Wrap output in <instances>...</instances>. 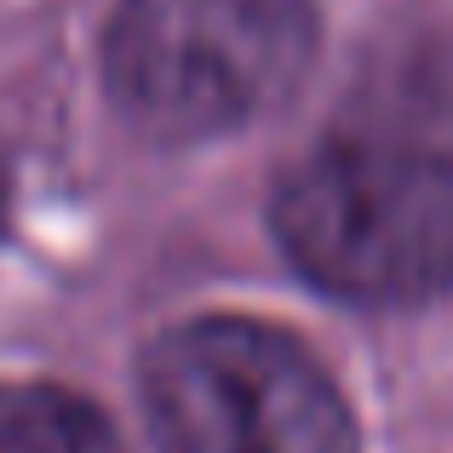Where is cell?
I'll use <instances>...</instances> for the list:
<instances>
[{
	"instance_id": "277c9868",
	"label": "cell",
	"mask_w": 453,
	"mask_h": 453,
	"mask_svg": "<svg viewBox=\"0 0 453 453\" xmlns=\"http://www.w3.org/2000/svg\"><path fill=\"white\" fill-rule=\"evenodd\" d=\"M0 453H127L115 419L69 385H0Z\"/></svg>"
},
{
	"instance_id": "6da1fadb",
	"label": "cell",
	"mask_w": 453,
	"mask_h": 453,
	"mask_svg": "<svg viewBox=\"0 0 453 453\" xmlns=\"http://www.w3.org/2000/svg\"><path fill=\"white\" fill-rule=\"evenodd\" d=\"M270 230L316 293L413 310L453 288V41L408 35L270 189Z\"/></svg>"
},
{
	"instance_id": "5b68a950",
	"label": "cell",
	"mask_w": 453,
	"mask_h": 453,
	"mask_svg": "<svg viewBox=\"0 0 453 453\" xmlns=\"http://www.w3.org/2000/svg\"><path fill=\"white\" fill-rule=\"evenodd\" d=\"M6 201H12V178H6V155H0V230H6Z\"/></svg>"
},
{
	"instance_id": "7a4b0ae2",
	"label": "cell",
	"mask_w": 453,
	"mask_h": 453,
	"mask_svg": "<svg viewBox=\"0 0 453 453\" xmlns=\"http://www.w3.org/2000/svg\"><path fill=\"white\" fill-rule=\"evenodd\" d=\"M310 0H121L104 87L133 133L207 144L270 115L316 64Z\"/></svg>"
},
{
	"instance_id": "3957f363",
	"label": "cell",
	"mask_w": 453,
	"mask_h": 453,
	"mask_svg": "<svg viewBox=\"0 0 453 453\" xmlns=\"http://www.w3.org/2000/svg\"><path fill=\"white\" fill-rule=\"evenodd\" d=\"M155 453H362L321 356L258 316H189L138 367Z\"/></svg>"
}]
</instances>
